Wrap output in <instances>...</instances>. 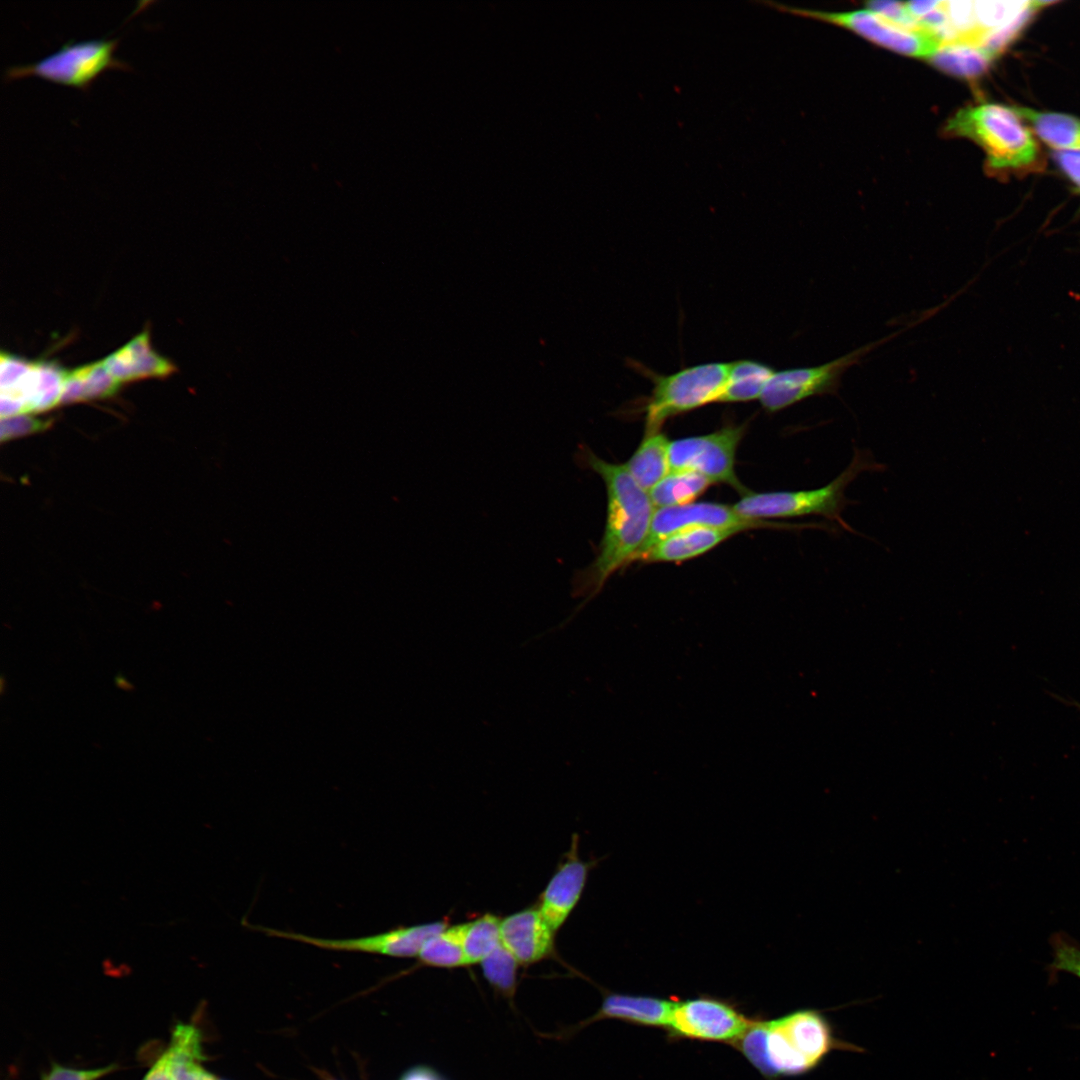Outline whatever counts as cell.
<instances>
[{
    "label": "cell",
    "instance_id": "1",
    "mask_svg": "<svg viewBox=\"0 0 1080 1080\" xmlns=\"http://www.w3.org/2000/svg\"><path fill=\"white\" fill-rule=\"evenodd\" d=\"M579 463L598 474L606 487L607 518L594 560L573 577V595L583 598L581 606L596 596L607 580L633 561L648 536L654 505L624 464L599 458L588 447L577 455Z\"/></svg>",
    "mask_w": 1080,
    "mask_h": 1080
},
{
    "label": "cell",
    "instance_id": "2",
    "mask_svg": "<svg viewBox=\"0 0 1080 1080\" xmlns=\"http://www.w3.org/2000/svg\"><path fill=\"white\" fill-rule=\"evenodd\" d=\"M735 1045L769 1080L810 1073L835 1051L863 1052L841 1039L823 1011L814 1008L753 1021Z\"/></svg>",
    "mask_w": 1080,
    "mask_h": 1080
},
{
    "label": "cell",
    "instance_id": "3",
    "mask_svg": "<svg viewBox=\"0 0 1080 1080\" xmlns=\"http://www.w3.org/2000/svg\"><path fill=\"white\" fill-rule=\"evenodd\" d=\"M945 133L981 146L994 170H1023L1039 158L1036 140L1013 107L982 103L962 108L947 121Z\"/></svg>",
    "mask_w": 1080,
    "mask_h": 1080
},
{
    "label": "cell",
    "instance_id": "4",
    "mask_svg": "<svg viewBox=\"0 0 1080 1080\" xmlns=\"http://www.w3.org/2000/svg\"><path fill=\"white\" fill-rule=\"evenodd\" d=\"M884 468L869 453L855 448L849 465L823 487L800 491L750 492L742 496L733 508L739 515L751 520L821 516L838 523L846 531L856 533L842 517L849 502L845 490L861 473Z\"/></svg>",
    "mask_w": 1080,
    "mask_h": 1080
},
{
    "label": "cell",
    "instance_id": "5",
    "mask_svg": "<svg viewBox=\"0 0 1080 1080\" xmlns=\"http://www.w3.org/2000/svg\"><path fill=\"white\" fill-rule=\"evenodd\" d=\"M729 363L711 362L660 375L646 370L653 389L645 406V433L660 431L673 416L719 402Z\"/></svg>",
    "mask_w": 1080,
    "mask_h": 1080
},
{
    "label": "cell",
    "instance_id": "6",
    "mask_svg": "<svg viewBox=\"0 0 1080 1080\" xmlns=\"http://www.w3.org/2000/svg\"><path fill=\"white\" fill-rule=\"evenodd\" d=\"M118 38L106 37L81 41L68 40L58 49L39 60L11 65L5 68L2 78L11 81L26 76H37L47 81L86 90L90 83L105 69L127 70L129 66L115 58L113 52Z\"/></svg>",
    "mask_w": 1080,
    "mask_h": 1080
},
{
    "label": "cell",
    "instance_id": "7",
    "mask_svg": "<svg viewBox=\"0 0 1080 1080\" xmlns=\"http://www.w3.org/2000/svg\"><path fill=\"white\" fill-rule=\"evenodd\" d=\"M898 332L821 365L775 371L761 394L762 406L769 412H777L812 396L836 393L842 376L851 366Z\"/></svg>",
    "mask_w": 1080,
    "mask_h": 1080
},
{
    "label": "cell",
    "instance_id": "8",
    "mask_svg": "<svg viewBox=\"0 0 1080 1080\" xmlns=\"http://www.w3.org/2000/svg\"><path fill=\"white\" fill-rule=\"evenodd\" d=\"M777 10L821 20L847 28L882 47L911 57L929 59L943 44L941 39L926 29H909L900 26L869 10L849 12H823L790 7L775 2H762Z\"/></svg>",
    "mask_w": 1080,
    "mask_h": 1080
},
{
    "label": "cell",
    "instance_id": "9",
    "mask_svg": "<svg viewBox=\"0 0 1080 1080\" xmlns=\"http://www.w3.org/2000/svg\"><path fill=\"white\" fill-rule=\"evenodd\" d=\"M743 434V425H727L709 434L670 441V471H693L712 484H727L743 496L750 493L735 472L736 451Z\"/></svg>",
    "mask_w": 1080,
    "mask_h": 1080
},
{
    "label": "cell",
    "instance_id": "10",
    "mask_svg": "<svg viewBox=\"0 0 1080 1080\" xmlns=\"http://www.w3.org/2000/svg\"><path fill=\"white\" fill-rule=\"evenodd\" d=\"M249 929L270 937L293 940L321 949L359 952L390 957H417L425 941L447 926L445 921L399 926L386 932L347 939H327L242 922Z\"/></svg>",
    "mask_w": 1080,
    "mask_h": 1080
},
{
    "label": "cell",
    "instance_id": "11",
    "mask_svg": "<svg viewBox=\"0 0 1080 1080\" xmlns=\"http://www.w3.org/2000/svg\"><path fill=\"white\" fill-rule=\"evenodd\" d=\"M753 1021L727 1000L703 996L676 1001L668 1028L679 1038L735 1044Z\"/></svg>",
    "mask_w": 1080,
    "mask_h": 1080
},
{
    "label": "cell",
    "instance_id": "12",
    "mask_svg": "<svg viewBox=\"0 0 1080 1080\" xmlns=\"http://www.w3.org/2000/svg\"><path fill=\"white\" fill-rule=\"evenodd\" d=\"M769 525L784 528L815 527L814 524L785 525L782 523H768L764 520H751L739 515L733 506L712 502H692L681 506L656 508L646 541L636 555L647 550L661 539L686 529L713 527L743 531Z\"/></svg>",
    "mask_w": 1080,
    "mask_h": 1080
},
{
    "label": "cell",
    "instance_id": "13",
    "mask_svg": "<svg viewBox=\"0 0 1080 1080\" xmlns=\"http://www.w3.org/2000/svg\"><path fill=\"white\" fill-rule=\"evenodd\" d=\"M578 843L574 834L569 851L540 896L538 909L554 932L563 926L578 904L592 867V862L580 859Z\"/></svg>",
    "mask_w": 1080,
    "mask_h": 1080
},
{
    "label": "cell",
    "instance_id": "14",
    "mask_svg": "<svg viewBox=\"0 0 1080 1080\" xmlns=\"http://www.w3.org/2000/svg\"><path fill=\"white\" fill-rule=\"evenodd\" d=\"M501 942L520 965H531L554 951L555 932L538 907L527 908L501 919Z\"/></svg>",
    "mask_w": 1080,
    "mask_h": 1080
},
{
    "label": "cell",
    "instance_id": "15",
    "mask_svg": "<svg viewBox=\"0 0 1080 1080\" xmlns=\"http://www.w3.org/2000/svg\"><path fill=\"white\" fill-rule=\"evenodd\" d=\"M104 365L121 384L128 381L166 377L175 366L155 352L148 331L135 336L125 346L107 356Z\"/></svg>",
    "mask_w": 1080,
    "mask_h": 1080
},
{
    "label": "cell",
    "instance_id": "16",
    "mask_svg": "<svg viewBox=\"0 0 1080 1080\" xmlns=\"http://www.w3.org/2000/svg\"><path fill=\"white\" fill-rule=\"evenodd\" d=\"M675 1002L652 996L607 993L598 1012L584 1023L617 1019L635 1025L669 1027Z\"/></svg>",
    "mask_w": 1080,
    "mask_h": 1080
},
{
    "label": "cell",
    "instance_id": "17",
    "mask_svg": "<svg viewBox=\"0 0 1080 1080\" xmlns=\"http://www.w3.org/2000/svg\"><path fill=\"white\" fill-rule=\"evenodd\" d=\"M737 529L695 527L667 536L635 556L633 561L682 562L700 556L726 539Z\"/></svg>",
    "mask_w": 1080,
    "mask_h": 1080
},
{
    "label": "cell",
    "instance_id": "18",
    "mask_svg": "<svg viewBox=\"0 0 1080 1080\" xmlns=\"http://www.w3.org/2000/svg\"><path fill=\"white\" fill-rule=\"evenodd\" d=\"M201 1032L193 1024L179 1023L172 1031L165 1050L172 1080H217L203 1066Z\"/></svg>",
    "mask_w": 1080,
    "mask_h": 1080
},
{
    "label": "cell",
    "instance_id": "19",
    "mask_svg": "<svg viewBox=\"0 0 1080 1080\" xmlns=\"http://www.w3.org/2000/svg\"><path fill=\"white\" fill-rule=\"evenodd\" d=\"M669 439L660 431L645 433L639 447L624 464L637 484L649 492L667 474Z\"/></svg>",
    "mask_w": 1080,
    "mask_h": 1080
},
{
    "label": "cell",
    "instance_id": "20",
    "mask_svg": "<svg viewBox=\"0 0 1080 1080\" xmlns=\"http://www.w3.org/2000/svg\"><path fill=\"white\" fill-rule=\"evenodd\" d=\"M1029 123L1038 137L1058 151L1080 150V120L1062 113L1042 112L1027 107H1013Z\"/></svg>",
    "mask_w": 1080,
    "mask_h": 1080
},
{
    "label": "cell",
    "instance_id": "21",
    "mask_svg": "<svg viewBox=\"0 0 1080 1080\" xmlns=\"http://www.w3.org/2000/svg\"><path fill=\"white\" fill-rule=\"evenodd\" d=\"M994 57L984 48L963 42L943 43L928 59L938 69L966 79L982 75Z\"/></svg>",
    "mask_w": 1080,
    "mask_h": 1080
},
{
    "label": "cell",
    "instance_id": "22",
    "mask_svg": "<svg viewBox=\"0 0 1080 1080\" xmlns=\"http://www.w3.org/2000/svg\"><path fill=\"white\" fill-rule=\"evenodd\" d=\"M774 372L772 367L755 360L730 362L727 381L719 402H745L760 399Z\"/></svg>",
    "mask_w": 1080,
    "mask_h": 1080
},
{
    "label": "cell",
    "instance_id": "23",
    "mask_svg": "<svg viewBox=\"0 0 1080 1080\" xmlns=\"http://www.w3.org/2000/svg\"><path fill=\"white\" fill-rule=\"evenodd\" d=\"M712 482L705 476L688 470L670 471L649 492L656 508L692 503Z\"/></svg>",
    "mask_w": 1080,
    "mask_h": 1080
},
{
    "label": "cell",
    "instance_id": "24",
    "mask_svg": "<svg viewBox=\"0 0 1080 1080\" xmlns=\"http://www.w3.org/2000/svg\"><path fill=\"white\" fill-rule=\"evenodd\" d=\"M464 923L446 926L428 938L418 954L419 962L436 968L467 966L463 947Z\"/></svg>",
    "mask_w": 1080,
    "mask_h": 1080
},
{
    "label": "cell",
    "instance_id": "25",
    "mask_svg": "<svg viewBox=\"0 0 1080 1080\" xmlns=\"http://www.w3.org/2000/svg\"><path fill=\"white\" fill-rule=\"evenodd\" d=\"M501 919L486 913L464 923L463 947L467 966L481 963L501 944Z\"/></svg>",
    "mask_w": 1080,
    "mask_h": 1080
},
{
    "label": "cell",
    "instance_id": "26",
    "mask_svg": "<svg viewBox=\"0 0 1080 1080\" xmlns=\"http://www.w3.org/2000/svg\"><path fill=\"white\" fill-rule=\"evenodd\" d=\"M480 964L489 984L507 998H513L517 987V969L520 964L502 942Z\"/></svg>",
    "mask_w": 1080,
    "mask_h": 1080
},
{
    "label": "cell",
    "instance_id": "27",
    "mask_svg": "<svg viewBox=\"0 0 1080 1080\" xmlns=\"http://www.w3.org/2000/svg\"><path fill=\"white\" fill-rule=\"evenodd\" d=\"M72 372L80 382L83 400L111 397L121 385L108 371L103 360L78 367Z\"/></svg>",
    "mask_w": 1080,
    "mask_h": 1080
},
{
    "label": "cell",
    "instance_id": "28",
    "mask_svg": "<svg viewBox=\"0 0 1080 1080\" xmlns=\"http://www.w3.org/2000/svg\"><path fill=\"white\" fill-rule=\"evenodd\" d=\"M1053 961L1049 970L1053 973L1066 972L1080 979V947L1066 936L1056 935L1052 939Z\"/></svg>",
    "mask_w": 1080,
    "mask_h": 1080
},
{
    "label": "cell",
    "instance_id": "29",
    "mask_svg": "<svg viewBox=\"0 0 1080 1080\" xmlns=\"http://www.w3.org/2000/svg\"><path fill=\"white\" fill-rule=\"evenodd\" d=\"M50 424L48 419L37 417L31 413H21L1 418V440H10L46 429Z\"/></svg>",
    "mask_w": 1080,
    "mask_h": 1080
},
{
    "label": "cell",
    "instance_id": "30",
    "mask_svg": "<svg viewBox=\"0 0 1080 1080\" xmlns=\"http://www.w3.org/2000/svg\"><path fill=\"white\" fill-rule=\"evenodd\" d=\"M867 8L905 28L923 29L918 21L909 13L904 2L871 1L867 3Z\"/></svg>",
    "mask_w": 1080,
    "mask_h": 1080
},
{
    "label": "cell",
    "instance_id": "31",
    "mask_svg": "<svg viewBox=\"0 0 1080 1080\" xmlns=\"http://www.w3.org/2000/svg\"><path fill=\"white\" fill-rule=\"evenodd\" d=\"M117 1068L116 1065H108L96 1069H74L59 1064H53L50 1071L42 1076V1080H97Z\"/></svg>",
    "mask_w": 1080,
    "mask_h": 1080
},
{
    "label": "cell",
    "instance_id": "32",
    "mask_svg": "<svg viewBox=\"0 0 1080 1080\" xmlns=\"http://www.w3.org/2000/svg\"><path fill=\"white\" fill-rule=\"evenodd\" d=\"M1054 159L1060 169L1080 191V150L1057 151Z\"/></svg>",
    "mask_w": 1080,
    "mask_h": 1080
},
{
    "label": "cell",
    "instance_id": "33",
    "mask_svg": "<svg viewBox=\"0 0 1080 1080\" xmlns=\"http://www.w3.org/2000/svg\"><path fill=\"white\" fill-rule=\"evenodd\" d=\"M143 1080H172L169 1068V1061L165 1051L154 1062V1064L144 1076Z\"/></svg>",
    "mask_w": 1080,
    "mask_h": 1080
},
{
    "label": "cell",
    "instance_id": "34",
    "mask_svg": "<svg viewBox=\"0 0 1080 1080\" xmlns=\"http://www.w3.org/2000/svg\"><path fill=\"white\" fill-rule=\"evenodd\" d=\"M400 1080H441L432 1070L426 1067H415L407 1071Z\"/></svg>",
    "mask_w": 1080,
    "mask_h": 1080
},
{
    "label": "cell",
    "instance_id": "35",
    "mask_svg": "<svg viewBox=\"0 0 1080 1080\" xmlns=\"http://www.w3.org/2000/svg\"><path fill=\"white\" fill-rule=\"evenodd\" d=\"M116 683L118 684V686H119L120 688H123V689H130V688H128V687H129V683H128V682L126 681V679H125V678H123V677H122V675H121V674H119V675L117 676V678H116Z\"/></svg>",
    "mask_w": 1080,
    "mask_h": 1080
}]
</instances>
